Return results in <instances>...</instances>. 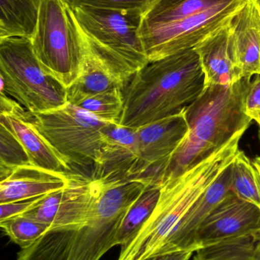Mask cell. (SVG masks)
Listing matches in <instances>:
<instances>
[{
    "mask_svg": "<svg viewBox=\"0 0 260 260\" xmlns=\"http://www.w3.org/2000/svg\"><path fill=\"white\" fill-rule=\"evenodd\" d=\"M31 165L28 155L10 128L0 120V178L4 180L18 167Z\"/></svg>",
    "mask_w": 260,
    "mask_h": 260,
    "instance_id": "27",
    "label": "cell"
},
{
    "mask_svg": "<svg viewBox=\"0 0 260 260\" xmlns=\"http://www.w3.org/2000/svg\"><path fill=\"white\" fill-rule=\"evenodd\" d=\"M32 117L37 129L69 165L84 168L94 165L103 144L102 131L112 123L70 102L53 111L32 114Z\"/></svg>",
    "mask_w": 260,
    "mask_h": 260,
    "instance_id": "8",
    "label": "cell"
},
{
    "mask_svg": "<svg viewBox=\"0 0 260 260\" xmlns=\"http://www.w3.org/2000/svg\"><path fill=\"white\" fill-rule=\"evenodd\" d=\"M47 195L20 200V201L0 203V209H1L0 221L25 213L27 211L33 209Z\"/></svg>",
    "mask_w": 260,
    "mask_h": 260,
    "instance_id": "29",
    "label": "cell"
},
{
    "mask_svg": "<svg viewBox=\"0 0 260 260\" xmlns=\"http://www.w3.org/2000/svg\"><path fill=\"white\" fill-rule=\"evenodd\" d=\"M101 189V182L70 174L68 184L46 196L23 216L44 223L50 229L74 227L88 221Z\"/></svg>",
    "mask_w": 260,
    "mask_h": 260,
    "instance_id": "10",
    "label": "cell"
},
{
    "mask_svg": "<svg viewBox=\"0 0 260 260\" xmlns=\"http://www.w3.org/2000/svg\"><path fill=\"white\" fill-rule=\"evenodd\" d=\"M83 44V61L80 75L75 83L67 90L83 93H96L106 91L114 87L122 88L106 66L90 48L84 38Z\"/></svg>",
    "mask_w": 260,
    "mask_h": 260,
    "instance_id": "25",
    "label": "cell"
},
{
    "mask_svg": "<svg viewBox=\"0 0 260 260\" xmlns=\"http://www.w3.org/2000/svg\"><path fill=\"white\" fill-rule=\"evenodd\" d=\"M160 186L149 185L133 203L121 221L116 235V245H128L151 217L158 203Z\"/></svg>",
    "mask_w": 260,
    "mask_h": 260,
    "instance_id": "23",
    "label": "cell"
},
{
    "mask_svg": "<svg viewBox=\"0 0 260 260\" xmlns=\"http://www.w3.org/2000/svg\"><path fill=\"white\" fill-rule=\"evenodd\" d=\"M246 131L237 133L207 158L160 186V198L155 209L134 239L122 247L118 260H149L158 255L194 203L232 165Z\"/></svg>",
    "mask_w": 260,
    "mask_h": 260,
    "instance_id": "4",
    "label": "cell"
},
{
    "mask_svg": "<svg viewBox=\"0 0 260 260\" xmlns=\"http://www.w3.org/2000/svg\"><path fill=\"white\" fill-rule=\"evenodd\" d=\"M253 120H255V121L256 122V123L259 124V126H260V112L259 114H256V116H255L254 118H253Z\"/></svg>",
    "mask_w": 260,
    "mask_h": 260,
    "instance_id": "33",
    "label": "cell"
},
{
    "mask_svg": "<svg viewBox=\"0 0 260 260\" xmlns=\"http://www.w3.org/2000/svg\"><path fill=\"white\" fill-rule=\"evenodd\" d=\"M250 0H232L172 24L140 34L149 62L195 48L230 24Z\"/></svg>",
    "mask_w": 260,
    "mask_h": 260,
    "instance_id": "9",
    "label": "cell"
},
{
    "mask_svg": "<svg viewBox=\"0 0 260 260\" xmlns=\"http://www.w3.org/2000/svg\"><path fill=\"white\" fill-rule=\"evenodd\" d=\"M230 192L232 165L208 187L194 203L166 240L157 256L179 250L195 251L192 248V243L195 232L211 212Z\"/></svg>",
    "mask_w": 260,
    "mask_h": 260,
    "instance_id": "15",
    "label": "cell"
},
{
    "mask_svg": "<svg viewBox=\"0 0 260 260\" xmlns=\"http://www.w3.org/2000/svg\"><path fill=\"white\" fill-rule=\"evenodd\" d=\"M259 230V208L238 198L232 191L198 228L192 248L196 251L201 247Z\"/></svg>",
    "mask_w": 260,
    "mask_h": 260,
    "instance_id": "12",
    "label": "cell"
},
{
    "mask_svg": "<svg viewBox=\"0 0 260 260\" xmlns=\"http://www.w3.org/2000/svg\"><path fill=\"white\" fill-rule=\"evenodd\" d=\"M102 133L103 144L96 155L91 178L103 183L133 178L139 159L136 129L112 123Z\"/></svg>",
    "mask_w": 260,
    "mask_h": 260,
    "instance_id": "14",
    "label": "cell"
},
{
    "mask_svg": "<svg viewBox=\"0 0 260 260\" xmlns=\"http://www.w3.org/2000/svg\"><path fill=\"white\" fill-rule=\"evenodd\" d=\"M70 174L32 165L15 168L0 182V203L48 195L68 184Z\"/></svg>",
    "mask_w": 260,
    "mask_h": 260,
    "instance_id": "17",
    "label": "cell"
},
{
    "mask_svg": "<svg viewBox=\"0 0 260 260\" xmlns=\"http://www.w3.org/2000/svg\"><path fill=\"white\" fill-rule=\"evenodd\" d=\"M229 25L215 32L195 47L205 75V87L228 86L242 79L232 57Z\"/></svg>",
    "mask_w": 260,
    "mask_h": 260,
    "instance_id": "18",
    "label": "cell"
},
{
    "mask_svg": "<svg viewBox=\"0 0 260 260\" xmlns=\"http://www.w3.org/2000/svg\"><path fill=\"white\" fill-rule=\"evenodd\" d=\"M205 75L195 49L149 62L123 88L119 124L137 129L184 112L203 92Z\"/></svg>",
    "mask_w": 260,
    "mask_h": 260,
    "instance_id": "1",
    "label": "cell"
},
{
    "mask_svg": "<svg viewBox=\"0 0 260 260\" xmlns=\"http://www.w3.org/2000/svg\"><path fill=\"white\" fill-rule=\"evenodd\" d=\"M3 234L21 249L33 245L50 229L47 224L23 215L0 221Z\"/></svg>",
    "mask_w": 260,
    "mask_h": 260,
    "instance_id": "26",
    "label": "cell"
},
{
    "mask_svg": "<svg viewBox=\"0 0 260 260\" xmlns=\"http://www.w3.org/2000/svg\"><path fill=\"white\" fill-rule=\"evenodd\" d=\"M232 191L260 209V157L251 159L239 150L232 165Z\"/></svg>",
    "mask_w": 260,
    "mask_h": 260,
    "instance_id": "24",
    "label": "cell"
},
{
    "mask_svg": "<svg viewBox=\"0 0 260 260\" xmlns=\"http://www.w3.org/2000/svg\"><path fill=\"white\" fill-rule=\"evenodd\" d=\"M148 186L135 178L101 182L88 221L74 227L49 229L33 245L21 249L16 260H100L117 246L122 218Z\"/></svg>",
    "mask_w": 260,
    "mask_h": 260,
    "instance_id": "2",
    "label": "cell"
},
{
    "mask_svg": "<svg viewBox=\"0 0 260 260\" xmlns=\"http://www.w3.org/2000/svg\"><path fill=\"white\" fill-rule=\"evenodd\" d=\"M259 141H260V131H259Z\"/></svg>",
    "mask_w": 260,
    "mask_h": 260,
    "instance_id": "35",
    "label": "cell"
},
{
    "mask_svg": "<svg viewBox=\"0 0 260 260\" xmlns=\"http://www.w3.org/2000/svg\"><path fill=\"white\" fill-rule=\"evenodd\" d=\"M0 92L31 114L53 111L68 102L67 88L44 70L30 38L0 39Z\"/></svg>",
    "mask_w": 260,
    "mask_h": 260,
    "instance_id": "6",
    "label": "cell"
},
{
    "mask_svg": "<svg viewBox=\"0 0 260 260\" xmlns=\"http://www.w3.org/2000/svg\"><path fill=\"white\" fill-rule=\"evenodd\" d=\"M188 131L184 113L137 128L139 159L133 178L160 186L169 159Z\"/></svg>",
    "mask_w": 260,
    "mask_h": 260,
    "instance_id": "11",
    "label": "cell"
},
{
    "mask_svg": "<svg viewBox=\"0 0 260 260\" xmlns=\"http://www.w3.org/2000/svg\"><path fill=\"white\" fill-rule=\"evenodd\" d=\"M195 251L193 250H179L172 253H165L154 256L149 260H189Z\"/></svg>",
    "mask_w": 260,
    "mask_h": 260,
    "instance_id": "31",
    "label": "cell"
},
{
    "mask_svg": "<svg viewBox=\"0 0 260 260\" xmlns=\"http://www.w3.org/2000/svg\"><path fill=\"white\" fill-rule=\"evenodd\" d=\"M229 30L230 51L241 77L260 75V9L254 0L234 18Z\"/></svg>",
    "mask_w": 260,
    "mask_h": 260,
    "instance_id": "16",
    "label": "cell"
},
{
    "mask_svg": "<svg viewBox=\"0 0 260 260\" xmlns=\"http://www.w3.org/2000/svg\"><path fill=\"white\" fill-rule=\"evenodd\" d=\"M244 110L252 120L260 112V75H256L250 82L244 100Z\"/></svg>",
    "mask_w": 260,
    "mask_h": 260,
    "instance_id": "30",
    "label": "cell"
},
{
    "mask_svg": "<svg viewBox=\"0 0 260 260\" xmlns=\"http://www.w3.org/2000/svg\"><path fill=\"white\" fill-rule=\"evenodd\" d=\"M43 0H0V39H33Z\"/></svg>",
    "mask_w": 260,
    "mask_h": 260,
    "instance_id": "20",
    "label": "cell"
},
{
    "mask_svg": "<svg viewBox=\"0 0 260 260\" xmlns=\"http://www.w3.org/2000/svg\"><path fill=\"white\" fill-rule=\"evenodd\" d=\"M154 0H73V9L90 6L113 10H140L145 12Z\"/></svg>",
    "mask_w": 260,
    "mask_h": 260,
    "instance_id": "28",
    "label": "cell"
},
{
    "mask_svg": "<svg viewBox=\"0 0 260 260\" xmlns=\"http://www.w3.org/2000/svg\"><path fill=\"white\" fill-rule=\"evenodd\" d=\"M252 79L243 78L228 86L208 85L184 111L189 131L169 159L160 186L183 174L247 130L252 119L244 100Z\"/></svg>",
    "mask_w": 260,
    "mask_h": 260,
    "instance_id": "3",
    "label": "cell"
},
{
    "mask_svg": "<svg viewBox=\"0 0 260 260\" xmlns=\"http://www.w3.org/2000/svg\"><path fill=\"white\" fill-rule=\"evenodd\" d=\"M193 260H260V230L201 247Z\"/></svg>",
    "mask_w": 260,
    "mask_h": 260,
    "instance_id": "22",
    "label": "cell"
},
{
    "mask_svg": "<svg viewBox=\"0 0 260 260\" xmlns=\"http://www.w3.org/2000/svg\"><path fill=\"white\" fill-rule=\"evenodd\" d=\"M34 50L44 70L67 88L82 70L84 44L73 10L60 0H43Z\"/></svg>",
    "mask_w": 260,
    "mask_h": 260,
    "instance_id": "7",
    "label": "cell"
},
{
    "mask_svg": "<svg viewBox=\"0 0 260 260\" xmlns=\"http://www.w3.org/2000/svg\"><path fill=\"white\" fill-rule=\"evenodd\" d=\"M67 102L98 118L119 123L124 109L123 90L114 87L96 93H83L67 90Z\"/></svg>",
    "mask_w": 260,
    "mask_h": 260,
    "instance_id": "21",
    "label": "cell"
},
{
    "mask_svg": "<svg viewBox=\"0 0 260 260\" xmlns=\"http://www.w3.org/2000/svg\"><path fill=\"white\" fill-rule=\"evenodd\" d=\"M73 13L85 42L123 89L149 63L139 35L145 12L78 6Z\"/></svg>",
    "mask_w": 260,
    "mask_h": 260,
    "instance_id": "5",
    "label": "cell"
},
{
    "mask_svg": "<svg viewBox=\"0 0 260 260\" xmlns=\"http://www.w3.org/2000/svg\"><path fill=\"white\" fill-rule=\"evenodd\" d=\"M60 1L73 10V0H60Z\"/></svg>",
    "mask_w": 260,
    "mask_h": 260,
    "instance_id": "32",
    "label": "cell"
},
{
    "mask_svg": "<svg viewBox=\"0 0 260 260\" xmlns=\"http://www.w3.org/2000/svg\"><path fill=\"white\" fill-rule=\"evenodd\" d=\"M254 2L256 3V5H257L258 7H259L260 9V0H254Z\"/></svg>",
    "mask_w": 260,
    "mask_h": 260,
    "instance_id": "34",
    "label": "cell"
},
{
    "mask_svg": "<svg viewBox=\"0 0 260 260\" xmlns=\"http://www.w3.org/2000/svg\"><path fill=\"white\" fill-rule=\"evenodd\" d=\"M230 1L232 0H154L143 14L139 35Z\"/></svg>",
    "mask_w": 260,
    "mask_h": 260,
    "instance_id": "19",
    "label": "cell"
},
{
    "mask_svg": "<svg viewBox=\"0 0 260 260\" xmlns=\"http://www.w3.org/2000/svg\"><path fill=\"white\" fill-rule=\"evenodd\" d=\"M0 120L10 128L21 142L31 165L67 174L70 165L37 129L32 114L5 93L0 92Z\"/></svg>",
    "mask_w": 260,
    "mask_h": 260,
    "instance_id": "13",
    "label": "cell"
}]
</instances>
